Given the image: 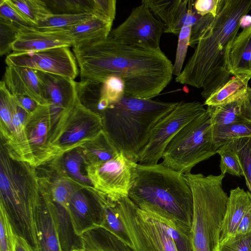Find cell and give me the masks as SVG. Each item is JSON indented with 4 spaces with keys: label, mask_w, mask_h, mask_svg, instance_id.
<instances>
[{
    "label": "cell",
    "mask_w": 251,
    "mask_h": 251,
    "mask_svg": "<svg viewBox=\"0 0 251 251\" xmlns=\"http://www.w3.org/2000/svg\"><path fill=\"white\" fill-rule=\"evenodd\" d=\"M80 80L103 83L118 76L125 84V96L152 99L173 77L171 61L160 50L130 45L110 36L74 46Z\"/></svg>",
    "instance_id": "6da1fadb"
},
{
    "label": "cell",
    "mask_w": 251,
    "mask_h": 251,
    "mask_svg": "<svg viewBox=\"0 0 251 251\" xmlns=\"http://www.w3.org/2000/svg\"><path fill=\"white\" fill-rule=\"evenodd\" d=\"M251 10V0H219L217 12L201 35L195 50L176 81L202 89L206 100L230 79L225 64L228 45L240 28L241 18Z\"/></svg>",
    "instance_id": "7a4b0ae2"
},
{
    "label": "cell",
    "mask_w": 251,
    "mask_h": 251,
    "mask_svg": "<svg viewBox=\"0 0 251 251\" xmlns=\"http://www.w3.org/2000/svg\"><path fill=\"white\" fill-rule=\"evenodd\" d=\"M128 197L141 210L191 229L193 198L187 180L184 174L162 163L134 162Z\"/></svg>",
    "instance_id": "3957f363"
},
{
    "label": "cell",
    "mask_w": 251,
    "mask_h": 251,
    "mask_svg": "<svg viewBox=\"0 0 251 251\" xmlns=\"http://www.w3.org/2000/svg\"><path fill=\"white\" fill-rule=\"evenodd\" d=\"M177 103L124 96L103 112V130L121 153L137 163L153 127Z\"/></svg>",
    "instance_id": "277c9868"
},
{
    "label": "cell",
    "mask_w": 251,
    "mask_h": 251,
    "mask_svg": "<svg viewBox=\"0 0 251 251\" xmlns=\"http://www.w3.org/2000/svg\"><path fill=\"white\" fill-rule=\"evenodd\" d=\"M193 198L191 227L194 251H219L221 227L228 196L223 188L226 174H184Z\"/></svg>",
    "instance_id": "5b68a950"
},
{
    "label": "cell",
    "mask_w": 251,
    "mask_h": 251,
    "mask_svg": "<svg viewBox=\"0 0 251 251\" xmlns=\"http://www.w3.org/2000/svg\"><path fill=\"white\" fill-rule=\"evenodd\" d=\"M213 128L206 109L175 136L164 151L162 163L181 174L190 173L197 164L217 153Z\"/></svg>",
    "instance_id": "8992f818"
},
{
    "label": "cell",
    "mask_w": 251,
    "mask_h": 251,
    "mask_svg": "<svg viewBox=\"0 0 251 251\" xmlns=\"http://www.w3.org/2000/svg\"><path fill=\"white\" fill-rule=\"evenodd\" d=\"M117 206L134 251H177L161 222L140 209L128 196L117 200Z\"/></svg>",
    "instance_id": "52a82bcc"
},
{
    "label": "cell",
    "mask_w": 251,
    "mask_h": 251,
    "mask_svg": "<svg viewBox=\"0 0 251 251\" xmlns=\"http://www.w3.org/2000/svg\"><path fill=\"white\" fill-rule=\"evenodd\" d=\"M206 110L199 101L178 102L176 106L153 127L148 143L139 154L138 162L141 164L158 163L175 136Z\"/></svg>",
    "instance_id": "ba28073f"
},
{
    "label": "cell",
    "mask_w": 251,
    "mask_h": 251,
    "mask_svg": "<svg viewBox=\"0 0 251 251\" xmlns=\"http://www.w3.org/2000/svg\"><path fill=\"white\" fill-rule=\"evenodd\" d=\"M163 33V24L142 3L123 23L111 30L109 36L126 44L160 50Z\"/></svg>",
    "instance_id": "9c48e42d"
},
{
    "label": "cell",
    "mask_w": 251,
    "mask_h": 251,
    "mask_svg": "<svg viewBox=\"0 0 251 251\" xmlns=\"http://www.w3.org/2000/svg\"><path fill=\"white\" fill-rule=\"evenodd\" d=\"M133 163L120 152L108 161L91 164L88 174L98 193L117 201L128 196Z\"/></svg>",
    "instance_id": "30bf717a"
},
{
    "label": "cell",
    "mask_w": 251,
    "mask_h": 251,
    "mask_svg": "<svg viewBox=\"0 0 251 251\" xmlns=\"http://www.w3.org/2000/svg\"><path fill=\"white\" fill-rule=\"evenodd\" d=\"M7 65L26 67L75 79L79 71L69 47H57L37 52H13L5 59Z\"/></svg>",
    "instance_id": "8fae6325"
},
{
    "label": "cell",
    "mask_w": 251,
    "mask_h": 251,
    "mask_svg": "<svg viewBox=\"0 0 251 251\" xmlns=\"http://www.w3.org/2000/svg\"><path fill=\"white\" fill-rule=\"evenodd\" d=\"M98 194L92 201L83 193L75 192L69 205V211L74 231L79 237L92 229L101 227L103 222L102 199Z\"/></svg>",
    "instance_id": "7c38bea8"
},
{
    "label": "cell",
    "mask_w": 251,
    "mask_h": 251,
    "mask_svg": "<svg viewBox=\"0 0 251 251\" xmlns=\"http://www.w3.org/2000/svg\"><path fill=\"white\" fill-rule=\"evenodd\" d=\"M44 97L50 108L62 112L71 108L77 98L76 83L70 78L36 70Z\"/></svg>",
    "instance_id": "4fadbf2b"
},
{
    "label": "cell",
    "mask_w": 251,
    "mask_h": 251,
    "mask_svg": "<svg viewBox=\"0 0 251 251\" xmlns=\"http://www.w3.org/2000/svg\"><path fill=\"white\" fill-rule=\"evenodd\" d=\"M193 0H144L142 3L149 9L164 26V33L178 35L185 25Z\"/></svg>",
    "instance_id": "5bb4252c"
},
{
    "label": "cell",
    "mask_w": 251,
    "mask_h": 251,
    "mask_svg": "<svg viewBox=\"0 0 251 251\" xmlns=\"http://www.w3.org/2000/svg\"><path fill=\"white\" fill-rule=\"evenodd\" d=\"M12 96H26L39 104L49 105L36 70L26 67L8 65L2 80Z\"/></svg>",
    "instance_id": "9a60e30c"
},
{
    "label": "cell",
    "mask_w": 251,
    "mask_h": 251,
    "mask_svg": "<svg viewBox=\"0 0 251 251\" xmlns=\"http://www.w3.org/2000/svg\"><path fill=\"white\" fill-rule=\"evenodd\" d=\"M73 41L58 31H41L34 27L20 30L12 46L14 52H37L57 47H73Z\"/></svg>",
    "instance_id": "2e32d148"
},
{
    "label": "cell",
    "mask_w": 251,
    "mask_h": 251,
    "mask_svg": "<svg viewBox=\"0 0 251 251\" xmlns=\"http://www.w3.org/2000/svg\"><path fill=\"white\" fill-rule=\"evenodd\" d=\"M225 64L230 75L251 78V27L243 29L228 45Z\"/></svg>",
    "instance_id": "e0dca14e"
},
{
    "label": "cell",
    "mask_w": 251,
    "mask_h": 251,
    "mask_svg": "<svg viewBox=\"0 0 251 251\" xmlns=\"http://www.w3.org/2000/svg\"><path fill=\"white\" fill-rule=\"evenodd\" d=\"M251 205V195L248 191L237 187L230 191L220 238L221 243L237 233L238 226Z\"/></svg>",
    "instance_id": "ac0fdd59"
},
{
    "label": "cell",
    "mask_w": 251,
    "mask_h": 251,
    "mask_svg": "<svg viewBox=\"0 0 251 251\" xmlns=\"http://www.w3.org/2000/svg\"><path fill=\"white\" fill-rule=\"evenodd\" d=\"M38 226L41 251H63L53 202L50 198L41 200Z\"/></svg>",
    "instance_id": "d6986e66"
},
{
    "label": "cell",
    "mask_w": 251,
    "mask_h": 251,
    "mask_svg": "<svg viewBox=\"0 0 251 251\" xmlns=\"http://www.w3.org/2000/svg\"><path fill=\"white\" fill-rule=\"evenodd\" d=\"M112 23L113 22L95 16L66 29L58 31L70 38L74 43V46L106 38L112 30Z\"/></svg>",
    "instance_id": "ffe728a7"
},
{
    "label": "cell",
    "mask_w": 251,
    "mask_h": 251,
    "mask_svg": "<svg viewBox=\"0 0 251 251\" xmlns=\"http://www.w3.org/2000/svg\"><path fill=\"white\" fill-rule=\"evenodd\" d=\"M206 109L214 126L251 122V107L247 93L235 100L215 106H208Z\"/></svg>",
    "instance_id": "44dd1931"
},
{
    "label": "cell",
    "mask_w": 251,
    "mask_h": 251,
    "mask_svg": "<svg viewBox=\"0 0 251 251\" xmlns=\"http://www.w3.org/2000/svg\"><path fill=\"white\" fill-rule=\"evenodd\" d=\"M81 251H134L106 229L97 227L81 236Z\"/></svg>",
    "instance_id": "7402d4cb"
},
{
    "label": "cell",
    "mask_w": 251,
    "mask_h": 251,
    "mask_svg": "<svg viewBox=\"0 0 251 251\" xmlns=\"http://www.w3.org/2000/svg\"><path fill=\"white\" fill-rule=\"evenodd\" d=\"M251 79L246 75L234 76L205 100L204 104L215 106L236 100L247 93Z\"/></svg>",
    "instance_id": "603a6c76"
},
{
    "label": "cell",
    "mask_w": 251,
    "mask_h": 251,
    "mask_svg": "<svg viewBox=\"0 0 251 251\" xmlns=\"http://www.w3.org/2000/svg\"><path fill=\"white\" fill-rule=\"evenodd\" d=\"M103 209V227L132 249V243L118 212L117 201L105 197L102 200Z\"/></svg>",
    "instance_id": "cb8c5ba5"
},
{
    "label": "cell",
    "mask_w": 251,
    "mask_h": 251,
    "mask_svg": "<svg viewBox=\"0 0 251 251\" xmlns=\"http://www.w3.org/2000/svg\"><path fill=\"white\" fill-rule=\"evenodd\" d=\"M251 136V122H238L222 126H213V141L218 150L232 141Z\"/></svg>",
    "instance_id": "d4e9b609"
},
{
    "label": "cell",
    "mask_w": 251,
    "mask_h": 251,
    "mask_svg": "<svg viewBox=\"0 0 251 251\" xmlns=\"http://www.w3.org/2000/svg\"><path fill=\"white\" fill-rule=\"evenodd\" d=\"M95 16H96L91 14H53L39 22L34 28L45 31L62 30L86 21Z\"/></svg>",
    "instance_id": "484cf974"
},
{
    "label": "cell",
    "mask_w": 251,
    "mask_h": 251,
    "mask_svg": "<svg viewBox=\"0 0 251 251\" xmlns=\"http://www.w3.org/2000/svg\"><path fill=\"white\" fill-rule=\"evenodd\" d=\"M146 212L161 222L166 232L172 237L177 251H194L191 230L182 227L172 220L150 212Z\"/></svg>",
    "instance_id": "4316f807"
},
{
    "label": "cell",
    "mask_w": 251,
    "mask_h": 251,
    "mask_svg": "<svg viewBox=\"0 0 251 251\" xmlns=\"http://www.w3.org/2000/svg\"><path fill=\"white\" fill-rule=\"evenodd\" d=\"M35 27L40 21L53 14L45 0H9Z\"/></svg>",
    "instance_id": "83f0119b"
},
{
    "label": "cell",
    "mask_w": 251,
    "mask_h": 251,
    "mask_svg": "<svg viewBox=\"0 0 251 251\" xmlns=\"http://www.w3.org/2000/svg\"><path fill=\"white\" fill-rule=\"evenodd\" d=\"M223 146L232 149L237 153L243 170L248 191L251 195V136L234 140Z\"/></svg>",
    "instance_id": "f1b7e54d"
},
{
    "label": "cell",
    "mask_w": 251,
    "mask_h": 251,
    "mask_svg": "<svg viewBox=\"0 0 251 251\" xmlns=\"http://www.w3.org/2000/svg\"><path fill=\"white\" fill-rule=\"evenodd\" d=\"M45 1L54 14H93L92 0H53Z\"/></svg>",
    "instance_id": "f546056e"
},
{
    "label": "cell",
    "mask_w": 251,
    "mask_h": 251,
    "mask_svg": "<svg viewBox=\"0 0 251 251\" xmlns=\"http://www.w3.org/2000/svg\"><path fill=\"white\" fill-rule=\"evenodd\" d=\"M217 153L220 156L221 173L236 176H244V172L239 156L235 151L226 146L221 147Z\"/></svg>",
    "instance_id": "4dcf8cb0"
},
{
    "label": "cell",
    "mask_w": 251,
    "mask_h": 251,
    "mask_svg": "<svg viewBox=\"0 0 251 251\" xmlns=\"http://www.w3.org/2000/svg\"><path fill=\"white\" fill-rule=\"evenodd\" d=\"M17 235L15 232L7 213L0 204V251H16Z\"/></svg>",
    "instance_id": "1f68e13d"
},
{
    "label": "cell",
    "mask_w": 251,
    "mask_h": 251,
    "mask_svg": "<svg viewBox=\"0 0 251 251\" xmlns=\"http://www.w3.org/2000/svg\"><path fill=\"white\" fill-rule=\"evenodd\" d=\"M0 20L8 23L18 27L21 30L35 27L9 0H0Z\"/></svg>",
    "instance_id": "d6a6232c"
},
{
    "label": "cell",
    "mask_w": 251,
    "mask_h": 251,
    "mask_svg": "<svg viewBox=\"0 0 251 251\" xmlns=\"http://www.w3.org/2000/svg\"><path fill=\"white\" fill-rule=\"evenodd\" d=\"M191 29V26H183L178 34L175 61L173 66V74L176 76L182 72V66L190 44Z\"/></svg>",
    "instance_id": "836d02e7"
},
{
    "label": "cell",
    "mask_w": 251,
    "mask_h": 251,
    "mask_svg": "<svg viewBox=\"0 0 251 251\" xmlns=\"http://www.w3.org/2000/svg\"><path fill=\"white\" fill-rule=\"evenodd\" d=\"M125 94V83L118 76H109L102 83L101 97L106 99L110 104L119 101Z\"/></svg>",
    "instance_id": "e575fe53"
},
{
    "label": "cell",
    "mask_w": 251,
    "mask_h": 251,
    "mask_svg": "<svg viewBox=\"0 0 251 251\" xmlns=\"http://www.w3.org/2000/svg\"><path fill=\"white\" fill-rule=\"evenodd\" d=\"M21 29L6 22L0 20V54L12 50V46Z\"/></svg>",
    "instance_id": "d590c367"
},
{
    "label": "cell",
    "mask_w": 251,
    "mask_h": 251,
    "mask_svg": "<svg viewBox=\"0 0 251 251\" xmlns=\"http://www.w3.org/2000/svg\"><path fill=\"white\" fill-rule=\"evenodd\" d=\"M219 251H251V230L237 233L220 243Z\"/></svg>",
    "instance_id": "8d00e7d4"
},
{
    "label": "cell",
    "mask_w": 251,
    "mask_h": 251,
    "mask_svg": "<svg viewBox=\"0 0 251 251\" xmlns=\"http://www.w3.org/2000/svg\"><path fill=\"white\" fill-rule=\"evenodd\" d=\"M93 14L110 21L115 19L116 10L115 0H92Z\"/></svg>",
    "instance_id": "74e56055"
},
{
    "label": "cell",
    "mask_w": 251,
    "mask_h": 251,
    "mask_svg": "<svg viewBox=\"0 0 251 251\" xmlns=\"http://www.w3.org/2000/svg\"><path fill=\"white\" fill-rule=\"evenodd\" d=\"M74 192L67 181L58 182L52 189V201L69 209V202Z\"/></svg>",
    "instance_id": "f35d334b"
},
{
    "label": "cell",
    "mask_w": 251,
    "mask_h": 251,
    "mask_svg": "<svg viewBox=\"0 0 251 251\" xmlns=\"http://www.w3.org/2000/svg\"><path fill=\"white\" fill-rule=\"evenodd\" d=\"M82 161L81 156L78 153L68 154L65 159V167L68 173L80 181H88V180L80 172L81 164Z\"/></svg>",
    "instance_id": "ab89813d"
},
{
    "label": "cell",
    "mask_w": 251,
    "mask_h": 251,
    "mask_svg": "<svg viewBox=\"0 0 251 251\" xmlns=\"http://www.w3.org/2000/svg\"><path fill=\"white\" fill-rule=\"evenodd\" d=\"M214 17L208 14L201 16L198 22L192 27L189 46L195 48L202 32L212 22Z\"/></svg>",
    "instance_id": "60d3db41"
},
{
    "label": "cell",
    "mask_w": 251,
    "mask_h": 251,
    "mask_svg": "<svg viewBox=\"0 0 251 251\" xmlns=\"http://www.w3.org/2000/svg\"><path fill=\"white\" fill-rule=\"evenodd\" d=\"M219 0H195L193 7L198 14L204 16L210 14L215 17L217 14Z\"/></svg>",
    "instance_id": "b9f144b4"
},
{
    "label": "cell",
    "mask_w": 251,
    "mask_h": 251,
    "mask_svg": "<svg viewBox=\"0 0 251 251\" xmlns=\"http://www.w3.org/2000/svg\"><path fill=\"white\" fill-rule=\"evenodd\" d=\"M16 102L29 113L33 111L39 104L32 99L26 96H13Z\"/></svg>",
    "instance_id": "7bdbcfd3"
},
{
    "label": "cell",
    "mask_w": 251,
    "mask_h": 251,
    "mask_svg": "<svg viewBox=\"0 0 251 251\" xmlns=\"http://www.w3.org/2000/svg\"><path fill=\"white\" fill-rule=\"evenodd\" d=\"M251 230V205L244 215L237 231V233H246Z\"/></svg>",
    "instance_id": "ee69618b"
},
{
    "label": "cell",
    "mask_w": 251,
    "mask_h": 251,
    "mask_svg": "<svg viewBox=\"0 0 251 251\" xmlns=\"http://www.w3.org/2000/svg\"><path fill=\"white\" fill-rule=\"evenodd\" d=\"M16 251H34L30 245L23 237L17 236Z\"/></svg>",
    "instance_id": "f6af8a7d"
},
{
    "label": "cell",
    "mask_w": 251,
    "mask_h": 251,
    "mask_svg": "<svg viewBox=\"0 0 251 251\" xmlns=\"http://www.w3.org/2000/svg\"><path fill=\"white\" fill-rule=\"evenodd\" d=\"M240 28L243 29L251 27V16L246 14L243 16L239 22Z\"/></svg>",
    "instance_id": "bcb514c9"
},
{
    "label": "cell",
    "mask_w": 251,
    "mask_h": 251,
    "mask_svg": "<svg viewBox=\"0 0 251 251\" xmlns=\"http://www.w3.org/2000/svg\"><path fill=\"white\" fill-rule=\"evenodd\" d=\"M247 94L249 99V101L251 107V87H249L247 89Z\"/></svg>",
    "instance_id": "7dc6e473"
},
{
    "label": "cell",
    "mask_w": 251,
    "mask_h": 251,
    "mask_svg": "<svg viewBox=\"0 0 251 251\" xmlns=\"http://www.w3.org/2000/svg\"><path fill=\"white\" fill-rule=\"evenodd\" d=\"M71 251H80L78 250H77V249H74V250H71Z\"/></svg>",
    "instance_id": "c3c4849f"
}]
</instances>
